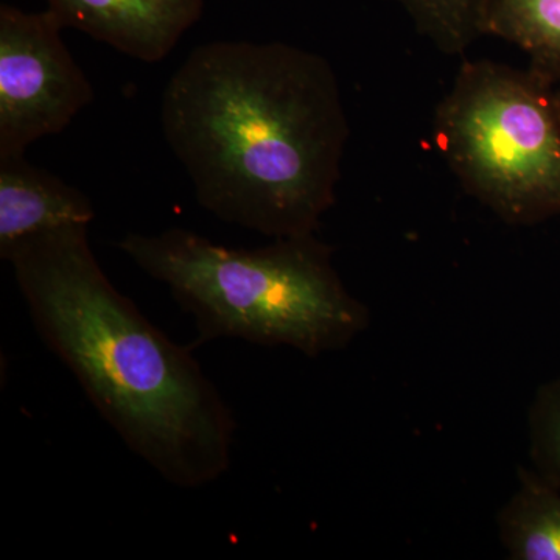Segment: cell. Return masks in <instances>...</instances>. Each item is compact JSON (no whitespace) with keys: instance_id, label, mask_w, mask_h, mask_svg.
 Returning <instances> with one entry per match:
<instances>
[{"instance_id":"obj_1","label":"cell","mask_w":560,"mask_h":560,"mask_svg":"<svg viewBox=\"0 0 560 560\" xmlns=\"http://www.w3.org/2000/svg\"><path fill=\"white\" fill-rule=\"evenodd\" d=\"M161 125L198 205L219 220L300 237L337 201L349 120L337 73L315 51L201 44L168 80Z\"/></svg>"},{"instance_id":"obj_2","label":"cell","mask_w":560,"mask_h":560,"mask_svg":"<svg viewBox=\"0 0 560 560\" xmlns=\"http://www.w3.org/2000/svg\"><path fill=\"white\" fill-rule=\"evenodd\" d=\"M88 231L35 235L3 257L40 340L110 429L165 481L183 489L219 481L231 467L234 412L190 349L113 285Z\"/></svg>"},{"instance_id":"obj_3","label":"cell","mask_w":560,"mask_h":560,"mask_svg":"<svg viewBox=\"0 0 560 560\" xmlns=\"http://www.w3.org/2000/svg\"><path fill=\"white\" fill-rule=\"evenodd\" d=\"M117 248L171 290L194 318L198 345L238 338L319 357L348 348L370 326V311L346 289L334 249L316 234L241 249L171 228L130 232Z\"/></svg>"},{"instance_id":"obj_4","label":"cell","mask_w":560,"mask_h":560,"mask_svg":"<svg viewBox=\"0 0 560 560\" xmlns=\"http://www.w3.org/2000/svg\"><path fill=\"white\" fill-rule=\"evenodd\" d=\"M467 194L511 224L560 217V101L530 69L464 61L433 121Z\"/></svg>"},{"instance_id":"obj_5","label":"cell","mask_w":560,"mask_h":560,"mask_svg":"<svg viewBox=\"0 0 560 560\" xmlns=\"http://www.w3.org/2000/svg\"><path fill=\"white\" fill-rule=\"evenodd\" d=\"M50 10L0 7V158L60 135L95 98Z\"/></svg>"},{"instance_id":"obj_6","label":"cell","mask_w":560,"mask_h":560,"mask_svg":"<svg viewBox=\"0 0 560 560\" xmlns=\"http://www.w3.org/2000/svg\"><path fill=\"white\" fill-rule=\"evenodd\" d=\"M47 10L62 27L154 65L200 21L205 0H47Z\"/></svg>"},{"instance_id":"obj_7","label":"cell","mask_w":560,"mask_h":560,"mask_svg":"<svg viewBox=\"0 0 560 560\" xmlns=\"http://www.w3.org/2000/svg\"><path fill=\"white\" fill-rule=\"evenodd\" d=\"M94 206L83 191L36 167L25 154L0 158V257L35 235L90 228Z\"/></svg>"},{"instance_id":"obj_8","label":"cell","mask_w":560,"mask_h":560,"mask_svg":"<svg viewBox=\"0 0 560 560\" xmlns=\"http://www.w3.org/2000/svg\"><path fill=\"white\" fill-rule=\"evenodd\" d=\"M518 488L499 514L501 541L514 560H560V489L518 469Z\"/></svg>"},{"instance_id":"obj_9","label":"cell","mask_w":560,"mask_h":560,"mask_svg":"<svg viewBox=\"0 0 560 560\" xmlns=\"http://www.w3.org/2000/svg\"><path fill=\"white\" fill-rule=\"evenodd\" d=\"M482 35L514 44L529 69L556 83L560 77V0H486Z\"/></svg>"},{"instance_id":"obj_10","label":"cell","mask_w":560,"mask_h":560,"mask_svg":"<svg viewBox=\"0 0 560 560\" xmlns=\"http://www.w3.org/2000/svg\"><path fill=\"white\" fill-rule=\"evenodd\" d=\"M445 55H464L480 38L486 0H390Z\"/></svg>"},{"instance_id":"obj_11","label":"cell","mask_w":560,"mask_h":560,"mask_svg":"<svg viewBox=\"0 0 560 560\" xmlns=\"http://www.w3.org/2000/svg\"><path fill=\"white\" fill-rule=\"evenodd\" d=\"M528 423L533 470L560 489V377L537 390L530 404Z\"/></svg>"},{"instance_id":"obj_12","label":"cell","mask_w":560,"mask_h":560,"mask_svg":"<svg viewBox=\"0 0 560 560\" xmlns=\"http://www.w3.org/2000/svg\"><path fill=\"white\" fill-rule=\"evenodd\" d=\"M555 86H556V92H558V97L560 101V77H559L558 81H556Z\"/></svg>"}]
</instances>
